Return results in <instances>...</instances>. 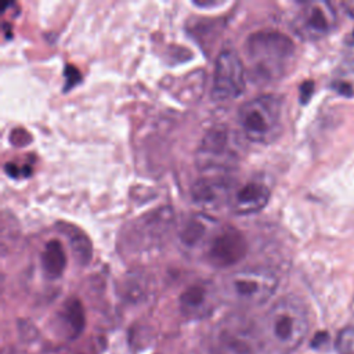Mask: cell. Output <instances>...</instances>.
<instances>
[{"label": "cell", "instance_id": "6da1fadb", "mask_svg": "<svg viewBox=\"0 0 354 354\" xmlns=\"http://www.w3.org/2000/svg\"><path fill=\"white\" fill-rule=\"evenodd\" d=\"M250 73L260 80L282 77L293 64L295 44L289 36L277 30H259L246 40Z\"/></svg>", "mask_w": 354, "mask_h": 354}, {"label": "cell", "instance_id": "7a4b0ae2", "mask_svg": "<svg viewBox=\"0 0 354 354\" xmlns=\"http://www.w3.org/2000/svg\"><path fill=\"white\" fill-rule=\"evenodd\" d=\"M308 330V315L304 304L295 297L278 300L266 314L264 332L267 342L279 354H290L304 340Z\"/></svg>", "mask_w": 354, "mask_h": 354}, {"label": "cell", "instance_id": "3957f363", "mask_svg": "<svg viewBox=\"0 0 354 354\" xmlns=\"http://www.w3.org/2000/svg\"><path fill=\"white\" fill-rule=\"evenodd\" d=\"M238 123L246 140L270 144L282 131V104L274 94L257 95L239 106Z\"/></svg>", "mask_w": 354, "mask_h": 354}, {"label": "cell", "instance_id": "277c9868", "mask_svg": "<svg viewBox=\"0 0 354 354\" xmlns=\"http://www.w3.org/2000/svg\"><path fill=\"white\" fill-rule=\"evenodd\" d=\"M278 278L275 272L263 267L238 270L225 279V293L236 303L259 306L275 292Z\"/></svg>", "mask_w": 354, "mask_h": 354}, {"label": "cell", "instance_id": "5b68a950", "mask_svg": "<svg viewBox=\"0 0 354 354\" xmlns=\"http://www.w3.org/2000/svg\"><path fill=\"white\" fill-rule=\"evenodd\" d=\"M239 159L235 136L225 126L212 127L202 138L198 152V167L206 173L225 171L236 165Z\"/></svg>", "mask_w": 354, "mask_h": 354}, {"label": "cell", "instance_id": "8992f818", "mask_svg": "<svg viewBox=\"0 0 354 354\" xmlns=\"http://www.w3.org/2000/svg\"><path fill=\"white\" fill-rule=\"evenodd\" d=\"M261 347V336L250 325L228 319L216 328L203 354H260Z\"/></svg>", "mask_w": 354, "mask_h": 354}, {"label": "cell", "instance_id": "52a82bcc", "mask_svg": "<svg viewBox=\"0 0 354 354\" xmlns=\"http://www.w3.org/2000/svg\"><path fill=\"white\" fill-rule=\"evenodd\" d=\"M336 12L328 1H304L299 4L292 28L304 40H319L336 26Z\"/></svg>", "mask_w": 354, "mask_h": 354}, {"label": "cell", "instance_id": "ba28073f", "mask_svg": "<svg viewBox=\"0 0 354 354\" xmlns=\"http://www.w3.org/2000/svg\"><path fill=\"white\" fill-rule=\"evenodd\" d=\"M245 88V68L239 55L231 50H223L214 62L212 97L225 101L238 97Z\"/></svg>", "mask_w": 354, "mask_h": 354}, {"label": "cell", "instance_id": "9c48e42d", "mask_svg": "<svg viewBox=\"0 0 354 354\" xmlns=\"http://www.w3.org/2000/svg\"><path fill=\"white\" fill-rule=\"evenodd\" d=\"M203 249L209 264L216 268H227L245 257L248 245L241 231L231 225H223L213 231Z\"/></svg>", "mask_w": 354, "mask_h": 354}, {"label": "cell", "instance_id": "30bf717a", "mask_svg": "<svg viewBox=\"0 0 354 354\" xmlns=\"http://www.w3.org/2000/svg\"><path fill=\"white\" fill-rule=\"evenodd\" d=\"M270 199V188L260 178H252L232 188L230 207L236 214H250L261 210Z\"/></svg>", "mask_w": 354, "mask_h": 354}, {"label": "cell", "instance_id": "8fae6325", "mask_svg": "<svg viewBox=\"0 0 354 354\" xmlns=\"http://www.w3.org/2000/svg\"><path fill=\"white\" fill-rule=\"evenodd\" d=\"M216 306V293L209 282H195L187 286L180 297L178 307L187 318H203L207 317Z\"/></svg>", "mask_w": 354, "mask_h": 354}, {"label": "cell", "instance_id": "7c38bea8", "mask_svg": "<svg viewBox=\"0 0 354 354\" xmlns=\"http://www.w3.org/2000/svg\"><path fill=\"white\" fill-rule=\"evenodd\" d=\"M232 184L227 177L206 176L199 178L191 189L192 201L206 209H214L230 202Z\"/></svg>", "mask_w": 354, "mask_h": 354}, {"label": "cell", "instance_id": "4fadbf2b", "mask_svg": "<svg viewBox=\"0 0 354 354\" xmlns=\"http://www.w3.org/2000/svg\"><path fill=\"white\" fill-rule=\"evenodd\" d=\"M58 326L62 335L71 340L77 339L86 326V314L80 300L68 299L57 315Z\"/></svg>", "mask_w": 354, "mask_h": 354}, {"label": "cell", "instance_id": "5bb4252c", "mask_svg": "<svg viewBox=\"0 0 354 354\" xmlns=\"http://www.w3.org/2000/svg\"><path fill=\"white\" fill-rule=\"evenodd\" d=\"M214 230L210 228V220L202 214L188 217L178 230V239L187 249H196L207 243Z\"/></svg>", "mask_w": 354, "mask_h": 354}, {"label": "cell", "instance_id": "9a60e30c", "mask_svg": "<svg viewBox=\"0 0 354 354\" xmlns=\"http://www.w3.org/2000/svg\"><path fill=\"white\" fill-rule=\"evenodd\" d=\"M41 268L47 278H58L62 275L66 266V254L59 241L51 239L44 245L40 256Z\"/></svg>", "mask_w": 354, "mask_h": 354}, {"label": "cell", "instance_id": "2e32d148", "mask_svg": "<svg viewBox=\"0 0 354 354\" xmlns=\"http://www.w3.org/2000/svg\"><path fill=\"white\" fill-rule=\"evenodd\" d=\"M65 235L69 239V246L75 260L80 264H86L91 259V243L90 239L77 228L72 225H65Z\"/></svg>", "mask_w": 354, "mask_h": 354}, {"label": "cell", "instance_id": "e0dca14e", "mask_svg": "<svg viewBox=\"0 0 354 354\" xmlns=\"http://www.w3.org/2000/svg\"><path fill=\"white\" fill-rule=\"evenodd\" d=\"M337 354H354V326L343 328L335 342Z\"/></svg>", "mask_w": 354, "mask_h": 354}, {"label": "cell", "instance_id": "ac0fdd59", "mask_svg": "<svg viewBox=\"0 0 354 354\" xmlns=\"http://www.w3.org/2000/svg\"><path fill=\"white\" fill-rule=\"evenodd\" d=\"M71 354H98V346L95 343H87L86 346L73 347Z\"/></svg>", "mask_w": 354, "mask_h": 354}, {"label": "cell", "instance_id": "d6986e66", "mask_svg": "<svg viewBox=\"0 0 354 354\" xmlns=\"http://www.w3.org/2000/svg\"><path fill=\"white\" fill-rule=\"evenodd\" d=\"M333 86H335V88H336L340 94H343V95H346V97L353 95V88H351V86H350L348 83H346V82H336Z\"/></svg>", "mask_w": 354, "mask_h": 354}, {"label": "cell", "instance_id": "ffe728a7", "mask_svg": "<svg viewBox=\"0 0 354 354\" xmlns=\"http://www.w3.org/2000/svg\"><path fill=\"white\" fill-rule=\"evenodd\" d=\"M300 93H301V95H300L301 101L306 102V101L310 98L311 93H313V83H311V82H306V83L301 86Z\"/></svg>", "mask_w": 354, "mask_h": 354}, {"label": "cell", "instance_id": "44dd1931", "mask_svg": "<svg viewBox=\"0 0 354 354\" xmlns=\"http://www.w3.org/2000/svg\"><path fill=\"white\" fill-rule=\"evenodd\" d=\"M326 339H328V333L319 332V333L315 335V337H314V340H313L311 344H313L314 347H319V344L324 343V342H326Z\"/></svg>", "mask_w": 354, "mask_h": 354}, {"label": "cell", "instance_id": "7402d4cb", "mask_svg": "<svg viewBox=\"0 0 354 354\" xmlns=\"http://www.w3.org/2000/svg\"><path fill=\"white\" fill-rule=\"evenodd\" d=\"M343 7L346 10L347 14H350L351 17H354V1H346L343 3Z\"/></svg>", "mask_w": 354, "mask_h": 354}, {"label": "cell", "instance_id": "603a6c76", "mask_svg": "<svg viewBox=\"0 0 354 354\" xmlns=\"http://www.w3.org/2000/svg\"><path fill=\"white\" fill-rule=\"evenodd\" d=\"M346 41L348 43V44H351V46H354V30H351V33L347 36V39H346Z\"/></svg>", "mask_w": 354, "mask_h": 354}]
</instances>
